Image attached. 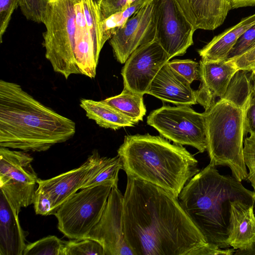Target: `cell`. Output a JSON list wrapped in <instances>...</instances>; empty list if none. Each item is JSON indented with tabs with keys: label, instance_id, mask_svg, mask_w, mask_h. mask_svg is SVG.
<instances>
[{
	"label": "cell",
	"instance_id": "obj_34",
	"mask_svg": "<svg viewBox=\"0 0 255 255\" xmlns=\"http://www.w3.org/2000/svg\"><path fill=\"white\" fill-rule=\"evenodd\" d=\"M20 0H0V42L7 28L11 15Z\"/></svg>",
	"mask_w": 255,
	"mask_h": 255
},
{
	"label": "cell",
	"instance_id": "obj_3",
	"mask_svg": "<svg viewBox=\"0 0 255 255\" xmlns=\"http://www.w3.org/2000/svg\"><path fill=\"white\" fill-rule=\"evenodd\" d=\"M178 198L206 243L223 249L230 247L232 202L255 204V191L246 188L233 175L220 174L211 163L187 182Z\"/></svg>",
	"mask_w": 255,
	"mask_h": 255
},
{
	"label": "cell",
	"instance_id": "obj_32",
	"mask_svg": "<svg viewBox=\"0 0 255 255\" xmlns=\"http://www.w3.org/2000/svg\"><path fill=\"white\" fill-rule=\"evenodd\" d=\"M255 46V25L248 29L238 39L229 53L227 60L239 56Z\"/></svg>",
	"mask_w": 255,
	"mask_h": 255
},
{
	"label": "cell",
	"instance_id": "obj_4",
	"mask_svg": "<svg viewBox=\"0 0 255 255\" xmlns=\"http://www.w3.org/2000/svg\"><path fill=\"white\" fill-rule=\"evenodd\" d=\"M127 175L159 186L178 197L199 171L198 161L182 145L160 136L128 135L118 150Z\"/></svg>",
	"mask_w": 255,
	"mask_h": 255
},
{
	"label": "cell",
	"instance_id": "obj_13",
	"mask_svg": "<svg viewBox=\"0 0 255 255\" xmlns=\"http://www.w3.org/2000/svg\"><path fill=\"white\" fill-rule=\"evenodd\" d=\"M152 1L130 17L110 39L114 55L120 63H125L137 48L155 39Z\"/></svg>",
	"mask_w": 255,
	"mask_h": 255
},
{
	"label": "cell",
	"instance_id": "obj_36",
	"mask_svg": "<svg viewBox=\"0 0 255 255\" xmlns=\"http://www.w3.org/2000/svg\"><path fill=\"white\" fill-rule=\"evenodd\" d=\"M33 204L36 214L43 216L52 214V203L50 198L44 194L36 190Z\"/></svg>",
	"mask_w": 255,
	"mask_h": 255
},
{
	"label": "cell",
	"instance_id": "obj_25",
	"mask_svg": "<svg viewBox=\"0 0 255 255\" xmlns=\"http://www.w3.org/2000/svg\"><path fill=\"white\" fill-rule=\"evenodd\" d=\"M152 0H136L123 11L115 13L99 22L100 40L102 47L116 31L144 5Z\"/></svg>",
	"mask_w": 255,
	"mask_h": 255
},
{
	"label": "cell",
	"instance_id": "obj_11",
	"mask_svg": "<svg viewBox=\"0 0 255 255\" xmlns=\"http://www.w3.org/2000/svg\"><path fill=\"white\" fill-rule=\"evenodd\" d=\"M169 60L155 39L140 45L129 56L122 70L124 87L143 95L146 94L152 80Z\"/></svg>",
	"mask_w": 255,
	"mask_h": 255
},
{
	"label": "cell",
	"instance_id": "obj_29",
	"mask_svg": "<svg viewBox=\"0 0 255 255\" xmlns=\"http://www.w3.org/2000/svg\"><path fill=\"white\" fill-rule=\"evenodd\" d=\"M48 0H20L19 6L28 20L44 23Z\"/></svg>",
	"mask_w": 255,
	"mask_h": 255
},
{
	"label": "cell",
	"instance_id": "obj_28",
	"mask_svg": "<svg viewBox=\"0 0 255 255\" xmlns=\"http://www.w3.org/2000/svg\"><path fill=\"white\" fill-rule=\"evenodd\" d=\"M87 27L96 53L100 56L101 43L98 11L87 0H82Z\"/></svg>",
	"mask_w": 255,
	"mask_h": 255
},
{
	"label": "cell",
	"instance_id": "obj_33",
	"mask_svg": "<svg viewBox=\"0 0 255 255\" xmlns=\"http://www.w3.org/2000/svg\"><path fill=\"white\" fill-rule=\"evenodd\" d=\"M133 2V0H102L98 10L99 22L112 15L123 11Z\"/></svg>",
	"mask_w": 255,
	"mask_h": 255
},
{
	"label": "cell",
	"instance_id": "obj_18",
	"mask_svg": "<svg viewBox=\"0 0 255 255\" xmlns=\"http://www.w3.org/2000/svg\"><path fill=\"white\" fill-rule=\"evenodd\" d=\"M254 207L240 201L231 203L228 243L235 250H249L255 244Z\"/></svg>",
	"mask_w": 255,
	"mask_h": 255
},
{
	"label": "cell",
	"instance_id": "obj_16",
	"mask_svg": "<svg viewBox=\"0 0 255 255\" xmlns=\"http://www.w3.org/2000/svg\"><path fill=\"white\" fill-rule=\"evenodd\" d=\"M147 94L175 105L197 104L190 83L166 63L152 80Z\"/></svg>",
	"mask_w": 255,
	"mask_h": 255
},
{
	"label": "cell",
	"instance_id": "obj_35",
	"mask_svg": "<svg viewBox=\"0 0 255 255\" xmlns=\"http://www.w3.org/2000/svg\"><path fill=\"white\" fill-rule=\"evenodd\" d=\"M255 132V77L254 86L250 96V103L245 111L244 134Z\"/></svg>",
	"mask_w": 255,
	"mask_h": 255
},
{
	"label": "cell",
	"instance_id": "obj_1",
	"mask_svg": "<svg viewBox=\"0 0 255 255\" xmlns=\"http://www.w3.org/2000/svg\"><path fill=\"white\" fill-rule=\"evenodd\" d=\"M123 232L134 255H194L207 244L171 192L127 175Z\"/></svg>",
	"mask_w": 255,
	"mask_h": 255
},
{
	"label": "cell",
	"instance_id": "obj_26",
	"mask_svg": "<svg viewBox=\"0 0 255 255\" xmlns=\"http://www.w3.org/2000/svg\"><path fill=\"white\" fill-rule=\"evenodd\" d=\"M64 241L49 235L26 245L23 255H63Z\"/></svg>",
	"mask_w": 255,
	"mask_h": 255
},
{
	"label": "cell",
	"instance_id": "obj_31",
	"mask_svg": "<svg viewBox=\"0 0 255 255\" xmlns=\"http://www.w3.org/2000/svg\"><path fill=\"white\" fill-rule=\"evenodd\" d=\"M167 63L190 84L199 79V64L193 60L174 59Z\"/></svg>",
	"mask_w": 255,
	"mask_h": 255
},
{
	"label": "cell",
	"instance_id": "obj_23",
	"mask_svg": "<svg viewBox=\"0 0 255 255\" xmlns=\"http://www.w3.org/2000/svg\"><path fill=\"white\" fill-rule=\"evenodd\" d=\"M255 76L252 71L239 70L232 78L222 99L246 110L249 106Z\"/></svg>",
	"mask_w": 255,
	"mask_h": 255
},
{
	"label": "cell",
	"instance_id": "obj_6",
	"mask_svg": "<svg viewBox=\"0 0 255 255\" xmlns=\"http://www.w3.org/2000/svg\"><path fill=\"white\" fill-rule=\"evenodd\" d=\"M78 0H48L43 34L45 57L53 70L66 79L75 74Z\"/></svg>",
	"mask_w": 255,
	"mask_h": 255
},
{
	"label": "cell",
	"instance_id": "obj_41",
	"mask_svg": "<svg viewBox=\"0 0 255 255\" xmlns=\"http://www.w3.org/2000/svg\"><path fill=\"white\" fill-rule=\"evenodd\" d=\"M252 71L253 72V74H254V76L255 77V69L254 70H253V71Z\"/></svg>",
	"mask_w": 255,
	"mask_h": 255
},
{
	"label": "cell",
	"instance_id": "obj_5",
	"mask_svg": "<svg viewBox=\"0 0 255 255\" xmlns=\"http://www.w3.org/2000/svg\"><path fill=\"white\" fill-rule=\"evenodd\" d=\"M204 113L210 163L227 166L239 181L246 180L243 157L245 109L221 99Z\"/></svg>",
	"mask_w": 255,
	"mask_h": 255
},
{
	"label": "cell",
	"instance_id": "obj_15",
	"mask_svg": "<svg viewBox=\"0 0 255 255\" xmlns=\"http://www.w3.org/2000/svg\"><path fill=\"white\" fill-rule=\"evenodd\" d=\"M238 71L231 60L212 62L201 59L199 62L201 84L199 89L195 90L197 103L205 111L211 108L216 103L217 98H223L232 78Z\"/></svg>",
	"mask_w": 255,
	"mask_h": 255
},
{
	"label": "cell",
	"instance_id": "obj_19",
	"mask_svg": "<svg viewBox=\"0 0 255 255\" xmlns=\"http://www.w3.org/2000/svg\"><path fill=\"white\" fill-rule=\"evenodd\" d=\"M18 216L0 191V255H23L26 235Z\"/></svg>",
	"mask_w": 255,
	"mask_h": 255
},
{
	"label": "cell",
	"instance_id": "obj_38",
	"mask_svg": "<svg viewBox=\"0 0 255 255\" xmlns=\"http://www.w3.org/2000/svg\"><path fill=\"white\" fill-rule=\"evenodd\" d=\"M232 8L255 6V0H229Z\"/></svg>",
	"mask_w": 255,
	"mask_h": 255
},
{
	"label": "cell",
	"instance_id": "obj_40",
	"mask_svg": "<svg viewBox=\"0 0 255 255\" xmlns=\"http://www.w3.org/2000/svg\"><path fill=\"white\" fill-rule=\"evenodd\" d=\"M98 11L102 0H87Z\"/></svg>",
	"mask_w": 255,
	"mask_h": 255
},
{
	"label": "cell",
	"instance_id": "obj_12",
	"mask_svg": "<svg viewBox=\"0 0 255 255\" xmlns=\"http://www.w3.org/2000/svg\"><path fill=\"white\" fill-rule=\"evenodd\" d=\"M123 199L118 186H113L100 220L84 238L99 242L105 255H134L123 232Z\"/></svg>",
	"mask_w": 255,
	"mask_h": 255
},
{
	"label": "cell",
	"instance_id": "obj_10",
	"mask_svg": "<svg viewBox=\"0 0 255 255\" xmlns=\"http://www.w3.org/2000/svg\"><path fill=\"white\" fill-rule=\"evenodd\" d=\"M155 39L169 59L184 54L193 44L196 30L175 0H152Z\"/></svg>",
	"mask_w": 255,
	"mask_h": 255
},
{
	"label": "cell",
	"instance_id": "obj_22",
	"mask_svg": "<svg viewBox=\"0 0 255 255\" xmlns=\"http://www.w3.org/2000/svg\"><path fill=\"white\" fill-rule=\"evenodd\" d=\"M103 101L116 109L135 124L143 120L146 112L143 95L134 93L125 87L119 95L108 98Z\"/></svg>",
	"mask_w": 255,
	"mask_h": 255
},
{
	"label": "cell",
	"instance_id": "obj_14",
	"mask_svg": "<svg viewBox=\"0 0 255 255\" xmlns=\"http://www.w3.org/2000/svg\"><path fill=\"white\" fill-rule=\"evenodd\" d=\"M100 158L98 152L94 151L79 167L50 179H38L36 190L50 198L53 205L52 215L71 196L81 189Z\"/></svg>",
	"mask_w": 255,
	"mask_h": 255
},
{
	"label": "cell",
	"instance_id": "obj_39",
	"mask_svg": "<svg viewBox=\"0 0 255 255\" xmlns=\"http://www.w3.org/2000/svg\"><path fill=\"white\" fill-rule=\"evenodd\" d=\"M234 255H255V244L249 250L241 251L237 250L234 254Z\"/></svg>",
	"mask_w": 255,
	"mask_h": 255
},
{
	"label": "cell",
	"instance_id": "obj_27",
	"mask_svg": "<svg viewBox=\"0 0 255 255\" xmlns=\"http://www.w3.org/2000/svg\"><path fill=\"white\" fill-rule=\"evenodd\" d=\"M63 255H105L102 246L97 241L82 238L64 241Z\"/></svg>",
	"mask_w": 255,
	"mask_h": 255
},
{
	"label": "cell",
	"instance_id": "obj_2",
	"mask_svg": "<svg viewBox=\"0 0 255 255\" xmlns=\"http://www.w3.org/2000/svg\"><path fill=\"white\" fill-rule=\"evenodd\" d=\"M76 124L35 99L15 83L0 81V146L42 152L65 142Z\"/></svg>",
	"mask_w": 255,
	"mask_h": 255
},
{
	"label": "cell",
	"instance_id": "obj_21",
	"mask_svg": "<svg viewBox=\"0 0 255 255\" xmlns=\"http://www.w3.org/2000/svg\"><path fill=\"white\" fill-rule=\"evenodd\" d=\"M80 105L85 111L88 119L95 121L100 127L117 130L123 127H133L135 124L130 119L103 101L82 99Z\"/></svg>",
	"mask_w": 255,
	"mask_h": 255
},
{
	"label": "cell",
	"instance_id": "obj_24",
	"mask_svg": "<svg viewBox=\"0 0 255 255\" xmlns=\"http://www.w3.org/2000/svg\"><path fill=\"white\" fill-rule=\"evenodd\" d=\"M123 169L122 160L119 156L101 157L81 189L108 182L118 185L119 172Z\"/></svg>",
	"mask_w": 255,
	"mask_h": 255
},
{
	"label": "cell",
	"instance_id": "obj_20",
	"mask_svg": "<svg viewBox=\"0 0 255 255\" xmlns=\"http://www.w3.org/2000/svg\"><path fill=\"white\" fill-rule=\"evenodd\" d=\"M255 25V14L243 18L240 22L215 36L203 48L198 50L201 59L220 62L228 56L240 36Z\"/></svg>",
	"mask_w": 255,
	"mask_h": 255
},
{
	"label": "cell",
	"instance_id": "obj_7",
	"mask_svg": "<svg viewBox=\"0 0 255 255\" xmlns=\"http://www.w3.org/2000/svg\"><path fill=\"white\" fill-rule=\"evenodd\" d=\"M113 182L87 187L74 193L56 211L58 229L70 239L84 238L100 220Z\"/></svg>",
	"mask_w": 255,
	"mask_h": 255
},
{
	"label": "cell",
	"instance_id": "obj_8",
	"mask_svg": "<svg viewBox=\"0 0 255 255\" xmlns=\"http://www.w3.org/2000/svg\"><path fill=\"white\" fill-rule=\"evenodd\" d=\"M147 124L175 144L192 146L201 153L207 149L204 113L187 105L164 106L150 113Z\"/></svg>",
	"mask_w": 255,
	"mask_h": 255
},
{
	"label": "cell",
	"instance_id": "obj_37",
	"mask_svg": "<svg viewBox=\"0 0 255 255\" xmlns=\"http://www.w3.org/2000/svg\"><path fill=\"white\" fill-rule=\"evenodd\" d=\"M231 60L238 70L253 71L255 69V46L242 55Z\"/></svg>",
	"mask_w": 255,
	"mask_h": 255
},
{
	"label": "cell",
	"instance_id": "obj_30",
	"mask_svg": "<svg viewBox=\"0 0 255 255\" xmlns=\"http://www.w3.org/2000/svg\"><path fill=\"white\" fill-rule=\"evenodd\" d=\"M243 144L244 160L249 170L246 180L251 183L255 191V132L245 138Z\"/></svg>",
	"mask_w": 255,
	"mask_h": 255
},
{
	"label": "cell",
	"instance_id": "obj_9",
	"mask_svg": "<svg viewBox=\"0 0 255 255\" xmlns=\"http://www.w3.org/2000/svg\"><path fill=\"white\" fill-rule=\"evenodd\" d=\"M0 147V191L18 215L22 207L33 203L39 178L30 154Z\"/></svg>",
	"mask_w": 255,
	"mask_h": 255
},
{
	"label": "cell",
	"instance_id": "obj_17",
	"mask_svg": "<svg viewBox=\"0 0 255 255\" xmlns=\"http://www.w3.org/2000/svg\"><path fill=\"white\" fill-rule=\"evenodd\" d=\"M195 30H214L232 8L229 0H175Z\"/></svg>",
	"mask_w": 255,
	"mask_h": 255
}]
</instances>
